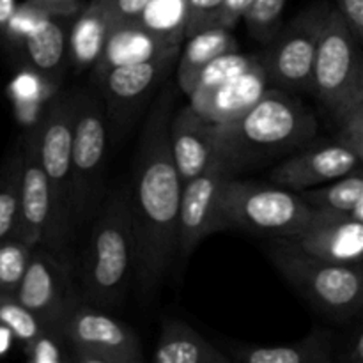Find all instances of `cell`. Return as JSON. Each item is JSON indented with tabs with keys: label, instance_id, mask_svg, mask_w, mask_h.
<instances>
[{
	"label": "cell",
	"instance_id": "obj_1",
	"mask_svg": "<svg viewBox=\"0 0 363 363\" xmlns=\"http://www.w3.org/2000/svg\"><path fill=\"white\" fill-rule=\"evenodd\" d=\"M177 101V84L160 91L140 131L130 186L133 223V279L151 296L177 255V213L183 183L174 163L169 124Z\"/></svg>",
	"mask_w": 363,
	"mask_h": 363
},
{
	"label": "cell",
	"instance_id": "obj_2",
	"mask_svg": "<svg viewBox=\"0 0 363 363\" xmlns=\"http://www.w3.org/2000/svg\"><path fill=\"white\" fill-rule=\"evenodd\" d=\"M318 119L293 92L268 87L236 119L216 124L215 160L225 176L296 152L314 140Z\"/></svg>",
	"mask_w": 363,
	"mask_h": 363
},
{
	"label": "cell",
	"instance_id": "obj_3",
	"mask_svg": "<svg viewBox=\"0 0 363 363\" xmlns=\"http://www.w3.org/2000/svg\"><path fill=\"white\" fill-rule=\"evenodd\" d=\"M82 259V300L99 308H116L124 301L133 279L135 243L130 208V184L103 199L92 216Z\"/></svg>",
	"mask_w": 363,
	"mask_h": 363
},
{
	"label": "cell",
	"instance_id": "obj_4",
	"mask_svg": "<svg viewBox=\"0 0 363 363\" xmlns=\"http://www.w3.org/2000/svg\"><path fill=\"white\" fill-rule=\"evenodd\" d=\"M220 230L238 229L264 238H289L303 229L314 209L298 191L225 176L216 201Z\"/></svg>",
	"mask_w": 363,
	"mask_h": 363
},
{
	"label": "cell",
	"instance_id": "obj_5",
	"mask_svg": "<svg viewBox=\"0 0 363 363\" xmlns=\"http://www.w3.org/2000/svg\"><path fill=\"white\" fill-rule=\"evenodd\" d=\"M264 250L287 282L321 314L344 323L362 311V264H339L312 257L284 238H268Z\"/></svg>",
	"mask_w": 363,
	"mask_h": 363
},
{
	"label": "cell",
	"instance_id": "obj_6",
	"mask_svg": "<svg viewBox=\"0 0 363 363\" xmlns=\"http://www.w3.org/2000/svg\"><path fill=\"white\" fill-rule=\"evenodd\" d=\"M77 91L59 92L39 123V158L50 188V222L39 245L66 257L71 227V135Z\"/></svg>",
	"mask_w": 363,
	"mask_h": 363
},
{
	"label": "cell",
	"instance_id": "obj_7",
	"mask_svg": "<svg viewBox=\"0 0 363 363\" xmlns=\"http://www.w3.org/2000/svg\"><path fill=\"white\" fill-rule=\"evenodd\" d=\"M108 128L98 92L77 91L71 135V227L91 222L105 199Z\"/></svg>",
	"mask_w": 363,
	"mask_h": 363
},
{
	"label": "cell",
	"instance_id": "obj_8",
	"mask_svg": "<svg viewBox=\"0 0 363 363\" xmlns=\"http://www.w3.org/2000/svg\"><path fill=\"white\" fill-rule=\"evenodd\" d=\"M311 91L333 123L354 106L363 105L362 45L335 6L330 7L315 50Z\"/></svg>",
	"mask_w": 363,
	"mask_h": 363
},
{
	"label": "cell",
	"instance_id": "obj_9",
	"mask_svg": "<svg viewBox=\"0 0 363 363\" xmlns=\"http://www.w3.org/2000/svg\"><path fill=\"white\" fill-rule=\"evenodd\" d=\"M330 7L328 0L311 4L289 23L280 25L273 38L266 41L259 60L269 87L289 92L311 91L315 50Z\"/></svg>",
	"mask_w": 363,
	"mask_h": 363
},
{
	"label": "cell",
	"instance_id": "obj_10",
	"mask_svg": "<svg viewBox=\"0 0 363 363\" xmlns=\"http://www.w3.org/2000/svg\"><path fill=\"white\" fill-rule=\"evenodd\" d=\"M177 57L179 52L145 62L117 66L92 80L105 110L108 140L119 144L126 137L140 110L165 84Z\"/></svg>",
	"mask_w": 363,
	"mask_h": 363
},
{
	"label": "cell",
	"instance_id": "obj_11",
	"mask_svg": "<svg viewBox=\"0 0 363 363\" xmlns=\"http://www.w3.org/2000/svg\"><path fill=\"white\" fill-rule=\"evenodd\" d=\"M69 360L80 363H140L144 360L138 335L105 308L80 300L67 315L60 333Z\"/></svg>",
	"mask_w": 363,
	"mask_h": 363
},
{
	"label": "cell",
	"instance_id": "obj_12",
	"mask_svg": "<svg viewBox=\"0 0 363 363\" xmlns=\"http://www.w3.org/2000/svg\"><path fill=\"white\" fill-rule=\"evenodd\" d=\"M13 294L57 339L69 312L82 300L74 289L69 262L43 245H34L23 279Z\"/></svg>",
	"mask_w": 363,
	"mask_h": 363
},
{
	"label": "cell",
	"instance_id": "obj_13",
	"mask_svg": "<svg viewBox=\"0 0 363 363\" xmlns=\"http://www.w3.org/2000/svg\"><path fill=\"white\" fill-rule=\"evenodd\" d=\"M223 177L225 174L213 158L199 176L183 183L177 213V255L181 259L190 257L202 240L220 233L216 201Z\"/></svg>",
	"mask_w": 363,
	"mask_h": 363
},
{
	"label": "cell",
	"instance_id": "obj_14",
	"mask_svg": "<svg viewBox=\"0 0 363 363\" xmlns=\"http://www.w3.org/2000/svg\"><path fill=\"white\" fill-rule=\"evenodd\" d=\"M360 165L362 158L337 140H332L314 145L307 144L298 149L289 155V158L273 167L268 177L277 186L303 191L339 179Z\"/></svg>",
	"mask_w": 363,
	"mask_h": 363
},
{
	"label": "cell",
	"instance_id": "obj_15",
	"mask_svg": "<svg viewBox=\"0 0 363 363\" xmlns=\"http://www.w3.org/2000/svg\"><path fill=\"white\" fill-rule=\"evenodd\" d=\"M291 245L312 257L339 264H362L363 222L347 215L318 211L311 222L289 238Z\"/></svg>",
	"mask_w": 363,
	"mask_h": 363
},
{
	"label": "cell",
	"instance_id": "obj_16",
	"mask_svg": "<svg viewBox=\"0 0 363 363\" xmlns=\"http://www.w3.org/2000/svg\"><path fill=\"white\" fill-rule=\"evenodd\" d=\"M20 220L16 236L28 245H39L50 222V188L39 158V124L27 128L21 137Z\"/></svg>",
	"mask_w": 363,
	"mask_h": 363
},
{
	"label": "cell",
	"instance_id": "obj_17",
	"mask_svg": "<svg viewBox=\"0 0 363 363\" xmlns=\"http://www.w3.org/2000/svg\"><path fill=\"white\" fill-rule=\"evenodd\" d=\"M216 124L191 105L174 110L169 124V142L181 183L194 179L215 158Z\"/></svg>",
	"mask_w": 363,
	"mask_h": 363
},
{
	"label": "cell",
	"instance_id": "obj_18",
	"mask_svg": "<svg viewBox=\"0 0 363 363\" xmlns=\"http://www.w3.org/2000/svg\"><path fill=\"white\" fill-rule=\"evenodd\" d=\"M183 45H174L147 30L138 20L112 21L105 45L92 66V80L108 69L126 64L145 62L169 53L181 52Z\"/></svg>",
	"mask_w": 363,
	"mask_h": 363
},
{
	"label": "cell",
	"instance_id": "obj_19",
	"mask_svg": "<svg viewBox=\"0 0 363 363\" xmlns=\"http://www.w3.org/2000/svg\"><path fill=\"white\" fill-rule=\"evenodd\" d=\"M13 57L23 67L60 87L67 69V28L64 20L41 14L20 39Z\"/></svg>",
	"mask_w": 363,
	"mask_h": 363
},
{
	"label": "cell",
	"instance_id": "obj_20",
	"mask_svg": "<svg viewBox=\"0 0 363 363\" xmlns=\"http://www.w3.org/2000/svg\"><path fill=\"white\" fill-rule=\"evenodd\" d=\"M268 87V77L259 60L255 66L241 73L240 77L230 78L216 87L194 91L188 98H190V105L201 116H204L211 123L222 124L247 112L262 98Z\"/></svg>",
	"mask_w": 363,
	"mask_h": 363
},
{
	"label": "cell",
	"instance_id": "obj_21",
	"mask_svg": "<svg viewBox=\"0 0 363 363\" xmlns=\"http://www.w3.org/2000/svg\"><path fill=\"white\" fill-rule=\"evenodd\" d=\"M335 337L330 330L314 328L293 344L257 346L236 344L230 347V360L240 363H332L335 360Z\"/></svg>",
	"mask_w": 363,
	"mask_h": 363
},
{
	"label": "cell",
	"instance_id": "obj_22",
	"mask_svg": "<svg viewBox=\"0 0 363 363\" xmlns=\"http://www.w3.org/2000/svg\"><path fill=\"white\" fill-rule=\"evenodd\" d=\"M112 21L108 0H89L84 4L73 27L67 32V64L74 73L94 66Z\"/></svg>",
	"mask_w": 363,
	"mask_h": 363
},
{
	"label": "cell",
	"instance_id": "obj_23",
	"mask_svg": "<svg viewBox=\"0 0 363 363\" xmlns=\"http://www.w3.org/2000/svg\"><path fill=\"white\" fill-rule=\"evenodd\" d=\"M156 363H233L229 354L213 346L179 319H165L155 351Z\"/></svg>",
	"mask_w": 363,
	"mask_h": 363
},
{
	"label": "cell",
	"instance_id": "obj_24",
	"mask_svg": "<svg viewBox=\"0 0 363 363\" xmlns=\"http://www.w3.org/2000/svg\"><path fill=\"white\" fill-rule=\"evenodd\" d=\"M240 50L236 38L225 27H211L186 39V45L177 57V87L190 94L199 71L215 57Z\"/></svg>",
	"mask_w": 363,
	"mask_h": 363
},
{
	"label": "cell",
	"instance_id": "obj_25",
	"mask_svg": "<svg viewBox=\"0 0 363 363\" xmlns=\"http://www.w3.org/2000/svg\"><path fill=\"white\" fill-rule=\"evenodd\" d=\"M312 209L351 216L363 222V176L362 167L347 172L346 176L333 179L332 184L323 188H308L298 191Z\"/></svg>",
	"mask_w": 363,
	"mask_h": 363
},
{
	"label": "cell",
	"instance_id": "obj_26",
	"mask_svg": "<svg viewBox=\"0 0 363 363\" xmlns=\"http://www.w3.org/2000/svg\"><path fill=\"white\" fill-rule=\"evenodd\" d=\"M59 85L52 84L41 74L28 67H21L20 73L11 82L9 96L16 108L18 119L25 124V128L41 123L53 98L59 94Z\"/></svg>",
	"mask_w": 363,
	"mask_h": 363
},
{
	"label": "cell",
	"instance_id": "obj_27",
	"mask_svg": "<svg viewBox=\"0 0 363 363\" xmlns=\"http://www.w3.org/2000/svg\"><path fill=\"white\" fill-rule=\"evenodd\" d=\"M21 138L14 144L0 167V241L16 236L20 220Z\"/></svg>",
	"mask_w": 363,
	"mask_h": 363
},
{
	"label": "cell",
	"instance_id": "obj_28",
	"mask_svg": "<svg viewBox=\"0 0 363 363\" xmlns=\"http://www.w3.org/2000/svg\"><path fill=\"white\" fill-rule=\"evenodd\" d=\"M138 21L160 38L174 45H183L186 0H149Z\"/></svg>",
	"mask_w": 363,
	"mask_h": 363
},
{
	"label": "cell",
	"instance_id": "obj_29",
	"mask_svg": "<svg viewBox=\"0 0 363 363\" xmlns=\"http://www.w3.org/2000/svg\"><path fill=\"white\" fill-rule=\"evenodd\" d=\"M257 62H259V55L241 53L240 50H236V52L222 53V55L215 57L211 62H208L201 71H199L197 78H195L194 82V89H191V92L216 87V85L223 84V82L230 80V78L240 77L241 73L250 69V67L255 66Z\"/></svg>",
	"mask_w": 363,
	"mask_h": 363
},
{
	"label": "cell",
	"instance_id": "obj_30",
	"mask_svg": "<svg viewBox=\"0 0 363 363\" xmlns=\"http://www.w3.org/2000/svg\"><path fill=\"white\" fill-rule=\"evenodd\" d=\"M32 248L34 245L14 236L0 241V293L13 294L16 291L27 269Z\"/></svg>",
	"mask_w": 363,
	"mask_h": 363
},
{
	"label": "cell",
	"instance_id": "obj_31",
	"mask_svg": "<svg viewBox=\"0 0 363 363\" xmlns=\"http://www.w3.org/2000/svg\"><path fill=\"white\" fill-rule=\"evenodd\" d=\"M0 325L6 326L21 344L30 342L32 339L46 332L38 318L11 293H0Z\"/></svg>",
	"mask_w": 363,
	"mask_h": 363
},
{
	"label": "cell",
	"instance_id": "obj_32",
	"mask_svg": "<svg viewBox=\"0 0 363 363\" xmlns=\"http://www.w3.org/2000/svg\"><path fill=\"white\" fill-rule=\"evenodd\" d=\"M287 0H254L245 14L248 32L259 41H269L282 25V13Z\"/></svg>",
	"mask_w": 363,
	"mask_h": 363
},
{
	"label": "cell",
	"instance_id": "obj_33",
	"mask_svg": "<svg viewBox=\"0 0 363 363\" xmlns=\"http://www.w3.org/2000/svg\"><path fill=\"white\" fill-rule=\"evenodd\" d=\"M223 0H186L184 39L211 27H222Z\"/></svg>",
	"mask_w": 363,
	"mask_h": 363
},
{
	"label": "cell",
	"instance_id": "obj_34",
	"mask_svg": "<svg viewBox=\"0 0 363 363\" xmlns=\"http://www.w3.org/2000/svg\"><path fill=\"white\" fill-rule=\"evenodd\" d=\"M335 140L363 158V105L354 106L335 121Z\"/></svg>",
	"mask_w": 363,
	"mask_h": 363
},
{
	"label": "cell",
	"instance_id": "obj_35",
	"mask_svg": "<svg viewBox=\"0 0 363 363\" xmlns=\"http://www.w3.org/2000/svg\"><path fill=\"white\" fill-rule=\"evenodd\" d=\"M62 340L48 332H43L30 342L23 344L25 357L34 363H60L69 360L64 353Z\"/></svg>",
	"mask_w": 363,
	"mask_h": 363
},
{
	"label": "cell",
	"instance_id": "obj_36",
	"mask_svg": "<svg viewBox=\"0 0 363 363\" xmlns=\"http://www.w3.org/2000/svg\"><path fill=\"white\" fill-rule=\"evenodd\" d=\"M27 2L38 7L41 13L59 18V20L77 16L84 7V0H27Z\"/></svg>",
	"mask_w": 363,
	"mask_h": 363
},
{
	"label": "cell",
	"instance_id": "obj_37",
	"mask_svg": "<svg viewBox=\"0 0 363 363\" xmlns=\"http://www.w3.org/2000/svg\"><path fill=\"white\" fill-rule=\"evenodd\" d=\"M335 9L342 14L351 34L358 43L363 41V0H335Z\"/></svg>",
	"mask_w": 363,
	"mask_h": 363
},
{
	"label": "cell",
	"instance_id": "obj_38",
	"mask_svg": "<svg viewBox=\"0 0 363 363\" xmlns=\"http://www.w3.org/2000/svg\"><path fill=\"white\" fill-rule=\"evenodd\" d=\"M149 0H108L113 21L138 20Z\"/></svg>",
	"mask_w": 363,
	"mask_h": 363
},
{
	"label": "cell",
	"instance_id": "obj_39",
	"mask_svg": "<svg viewBox=\"0 0 363 363\" xmlns=\"http://www.w3.org/2000/svg\"><path fill=\"white\" fill-rule=\"evenodd\" d=\"M254 0H223L222 2V27L233 28L241 18H245V14L248 13V9L252 7Z\"/></svg>",
	"mask_w": 363,
	"mask_h": 363
},
{
	"label": "cell",
	"instance_id": "obj_40",
	"mask_svg": "<svg viewBox=\"0 0 363 363\" xmlns=\"http://www.w3.org/2000/svg\"><path fill=\"white\" fill-rule=\"evenodd\" d=\"M335 360L340 363H363V332L360 328L353 333L346 350Z\"/></svg>",
	"mask_w": 363,
	"mask_h": 363
},
{
	"label": "cell",
	"instance_id": "obj_41",
	"mask_svg": "<svg viewBox=\"0 0 363 363\" xmlns=\"http://www.w3.org/2000/svg\"><path fill=\"white\" fill-rule=\"evenodd\" d=\"M18 6V0H0V41H2L6 28L13 18L14 9Z\"/></svg>",
	"mask_w": 363,
	"mask_h": 363
},
{
	"label": "cell",
	"instance_id": "obj_42",
	"mask_svg": "<svg viewBox=\"0 0 363 363\" xmlns=\"http://www.w3.org/2000/svg\"><path fill=\"white\" fill-rule=\"evenodd\" d=\"M13 333L6 328L4 325H0V357L4 353H7V350L11 347V342H13Z\"/></svg>",
	"mask_w": 363,
	"mask_h": 363
}]
</instances>
